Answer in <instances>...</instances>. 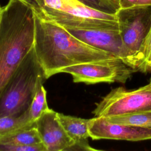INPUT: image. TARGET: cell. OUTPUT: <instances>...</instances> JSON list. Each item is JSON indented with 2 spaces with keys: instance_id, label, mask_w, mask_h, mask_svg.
<instances>
[{
  "instance_id": "6da1fadb",
  "label": "cell",
  "mask_w": 151,
  "mask_h": 151,
  "mask_svg": "<svg viewBox=\"0 0 151 151\" xmlns=\"http://www.w3.org/2000/svg\"><path fill=\"white\" fill-rule=\"evenodd\" d=\"M34 13V48L46 79L72 65L117 58L88 45L57 22Z\"/></svg>"
},
{
  "instance_id": "7a4b0ae2",
  "label": "cell",
  "mask_w": 151,
  "mask_h": 151,
  "mask_svg": "<svg viewBox=\"0 0 151 151\" xmlns=\"http://www.w3.org/2000/svg\"><path fill=\"white\" fill-rule=\"evenodd\" d=\"M34 9L19 0H9L0 19V99L21 63L33 48Z\"/></svg>"
},
{
  "instance_id": "3957f363",
  "label": "cell",
  "mask_w": 151,
  "mask_h": 151,
  "mask_svg": "<svg viewBox=\"0 0 151 151\" xmlns=\"http://www.w3.org/2000/svg\"><path fill=\"white\" fill-rule=\"evenodd\" d=\"M45 80L33 47L21 63L0 99V117L18 116L26 111Z\"/></svg>"
},
{
  "instance_id": "277c9868",
  "label": "cell",
  "mask_w": 151,
  "mask_h": 151,
  "mask_svg": "<svg viewBox=\"0 0 151 151\" xmlns=\"http://www.w3.org/2000/svg\"><path fill=\"white\" fill-rule=\"evenodd\" d=\"M116 15L123 43L144 73L143 49L151 28V5L120 8Z\"/></svg>"
},
{
  "instance_id": "5b68a950",
  "label": "cell",
  "mask_w": 151,
  "mask_h": 151,
  "mask_svg": "<svg viewBox=\"0 0 151 151\" xmlns=\"http://www.w3.org/2000/svg\"><path fill=\"white\" fill-rule=\"evenodd\" d=\"M151 110V86L127 90L122 87L111 90L96 104L95 117H107Z\"/></svg>"
},
{
  "instance_id": "8992f818",
  "label": "cell",
  "mask_w": 151,
  "mask_h": 151,
  "mask_svg": "<svg viewBox=\"0 0 151 151\" xmlns=\"http://www.w3.org/2000/svg\"><path fill=\"white\" fill-rule=\"evenodd\" d=\"M136 71L118 58L77 64L63 69L74 83L87 84L99 83H125Z\"/></svg>"
},
{
  "instance_id": "52a82bcc",
  "label": "cell",
  "mask_w": 151,
  "mask_h": 151,
  "mask_svg": "<svg viewBox=\"0 0 151 151\" xmlns=\"http://www.w3.org/2000/svg\"><path fill=\"white\" fill-rule=\"evenodd\" d=\"M65 29L84 43L114 55L136 71H139L137 63L125 48L119 30Z\"/></svg>"
},
{
  "instance_id": "ba28073f",
  "label": "cell",
  "mask_w": 151,
  "mask_h": 151,
  "mask_svg": "<svg viewBox=\"0 0 151 151\" xmlns=\"http://www.w3.org/2000/svg\"><path fill=\"white\" fill-rule=\"evenodd\" d=\"M88 133L90 137L93 140L141 141L151 139V129L113 123L103 117L90 119Z\"/></svg>"
},
{
  "instance_id": "9c48e42d",
  "label": "cell",
  "mask_w": 151,
  "mask_h": 151,
  "mask_svg": "<svg viewBox=\"0 0 151 151\" xmlns=\"http://www.w3.org/2000/svg\"><path fill=\"white\" fill-rule=\"evenodd\" d=\"M57 113L50 109L35 122L45 151H61L74 143L61 125Z\"/></svg>"
},
{
  "instance_id": "30bf717a",
  "label": "cell",
  "mask_w": 151,
  "mask_h": 151,
  "mask_svg": "<svg viewBox=\"0 0 151 151\" xmlns=\"http://www.w3.org/2000/svg\"><path fill=\"white\" fill-rule=\"evenodd\" d=\"M57 116L63 128L74 142L87 140V138L90 137L88 133L90 119L59 113H57Z\"/></svg>"
},
{
  "instance_id": "8fae6325",
  "label": "cell",
  "mask_w": 151,
  "mask_h": 151,
  "mask_svg": "<svg viewBox=\"0 0 151 151\" xmlns=\"http://www.w3.org/2000/svg\"><path fill=\"white\" fill-rule=\"evenodd\" d=\"M35 126L31 119L29 110L18 116L0 117V139L15 132Z\"/></svg>"
},
{
  "instance_id": "7c38bea8",
  "label": "cell",
  "mask_w": 151,
  "mask_h": 151,
  "mask_svg": "<svg viewBox=\"0 0 151 151\" xmlns=\"http://www.w3.org/2000/svg\"><path fill=\"white\" fill-rule=\"evenodd\" d=\"M42 141L35 126L22 129L0 139V143L18 146H29L41 143Z\"/></svg>"
},
{
  "instance_id": "4fadbf2b",
  "label": "cell",
  "mask_w": 151,
  "mask_h": 151,
  "mask_svg": "<svg viewBox=\"0 0 151 151\" xmlns=\"http://www.w3.org/2000/svg\"><path fill=\"white\" fill-rule=\"evenodd\" d=\"M104 118L113 123L151 129V110Z\"/></svg>"
},
{
  "instance_id": "5bb4252c",
  "label": "cell",
  "mask_w": 151,
  "mask_h": 151,
  "mask_svg": "<svg viewBox=\"0 0 151 151\" xmlns=\"http://www.w3.org/2000/svg\"><path fill=\"white\" fill-rule=\"evenodd\" d=\"M50 109L47 101V91L42 85L36 93L30 105L29 114L32 122H35L44 112Z\"/></svg>"
},
{
  "instance_id": "9a60e30c",
  "label": "cell",
  "mask_w": 151,
  "mask_h": 151,
  "mask_svg": "<svg viewBox=\"0 0 151 151\" xmlns=\"http://www.w3.org/2000/svg\"><path fill=\"white\" fill-rule=\"evenodd\" d=\"M79 0H40L41 9H47L60 12H65L74 6Z\"/></svg>"
},
{
  "instance_id": "2e32d148",
  "label": "cell",
  "mask_w": 151,
  "mask_h": 151,
  "mask_svg": "<svg viewBox=\"0 0 151 151\" xmlns=\"http://www.w3.org/2000/svg\"><path fill=\"white\" fill-rule=\"evenodd\" d=\"M84 4L100 11L116 14L119 8L108 0H79Z\"/></svg>"
},
{
  "instance_id": "e0dca14e",
  "label": "cell",
  "mask_w": 151,
  "mask_h": 151,
  "mask_svg": "<svg viewBox=\"0 0 151 151\" xmlns=\"http://www.w3.org/2000/svg\"><path fill=\"white\" fill-rule=\"evenodd\" d=\"M0 151H45L43 144L29 146H18L0 143Z\"/></svg>"
},
{
  "instance_id": "ac0fdd59",
  "label": "cell",
  "mask_w": 151,
  "mask_h": 151,
  "mask_svg": "<svg viewBox=\"0 0 151 151\" xmlns=\"http://www.w3.org/2000/svg\"><path fill=\"white\" fill-rule=\"evenodd\" d=\"M61 151H90L88 140H81L74 142L68 147Z\"/></svg>"
},
{
  "instance_id": "d6986e66",
  "label": "cell",
  "mask_w": 151,
  "mask_h": 151,
  "mask_svg": "<svg viewBox=\"0 0 151 151\" xmlns=\"http://www.w3.org/2000/svg\"><path fill=\"white\" fill-rule=\"evenodd\" d=\"M151 55V28L143 49V57L145 61L144 73H145V64Z\"/></svg>"
},
{
  "instance_id": "ffe728a7",
  "label": "cell",
  "mask_w": 151,
  "mask_h": 151,
  "mask_svg": "<svg viewBox=\"0 0 151 151\" xmlns=\"http://www.w3.org/2000/svg\"><path fill=\"white\" fill-rule=\"evenodd\" d=\"M25 4L28 5L32 7L34 12L37 14H40L41 12V5L40 4V0H19Z\"/></svg>"
},
{
  "instance_id": "44dd1931",
  "label": "cell",
  "mask_w": 151,
  "mask_h": 151,
  "mask_svg": "<svg viewBox=\"0 0 151 151\" xmlns=\"http://www.w3.org/2000/svg\"><path fill=\"white\" fill-rule=\"evenodd\" d=\"M137 2L138 0H119V6L122 9L132 8L137 6Z\"/></svg>"
},
{
  "instance_id": "7402d4cb",
  "label": "cell",
  "mask_w": 151,
  "mask_h": 151,
  "mask_svg": "<svg viewBox=\"0 0 151 151\" xmlns=\"http://www.w3.org/2000/svg\"><path fill=\"white\" fill-rule=\"evenodd\" d=\"M137 5H151V0H138Z\"/></svg>"
},
{
  "instance_id": "603a6c76",
  "label": "cell",
  "mask_w": 151,
  "mask_h": 151,
  "mask_svg": "<svg viewBox=\"0 0 151 151\" xmlns=\"http://www.w3.org/2000/svg\"><path fill=\"white\" fill-rule=\"evenodd\" d=\"M151 71V55L145 64V73Z\"/></svg>"
},
{
  "instance_id": "cb8c5ba5",
  "label": "cell",
  "mask_w": 151,
  "mask_h": 151,
  "mask_svg": "<svg viewBox=\"0 0 151 151\" xmlns=\"http://www.w3.org/2000/svg\"><path fill=\"white\" fill-rule=\"evenodd\" d=\"M110 2H111V3H113L114 5H115L119 9L120 8L119 6V0H108Z\"/></svg>"
},
{
  "instance_id": "d4e9b609",
  "label": "cell",
  "mask_w": 151,
  "mask_h": 151,
  "mask_svg": "<svg viewBox=\"0 0 151 151\" xmlns=\"http://www.w3.org/2000/svg\"><path fill=\"white\" fill-rule=\"evenodd\" d=\"M90 151H104V150H99V149H95L94 147H92L91 146H90Z\"/></svg>"
},
{
  "instance_id": "484cf974",
  "label": "cell",
  "mask_w": 151,
  "mask_h": 151,
  "mask_svg": "<svg viewBox=\"0 0 151 151\" xmlns=\"http://www.w3.org/2000/svg\"><path fill=\"white\" fill-rule=\"evenodd\" d=\"M1 11H2V8L0 6V19H1Z\"/></svg>"
},
{
  "instance_id": "4316f807",
  "label": "cell",
  "mask_w": 151,
  "mask_h": 151,
  "mask_svg": "<svg viewBox=\"0 0 151 151\" xmlns=\"http://www.w3.org/2000/svg\"><path fill=\"white\" fill-rule=\"evenodd\" d=\"M149 84L150 85V86H151V78H150V83H149Z\"/></svg>"
}]
</instances>
